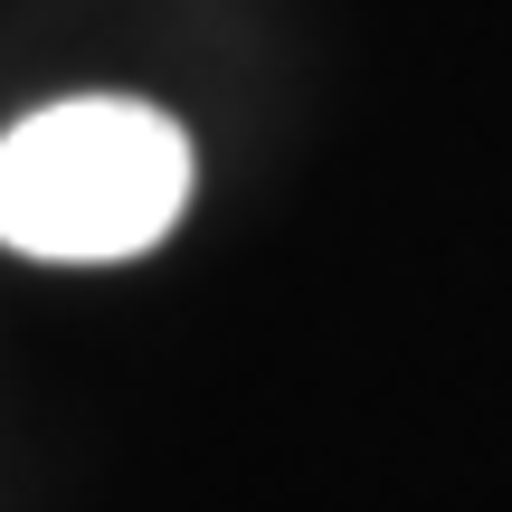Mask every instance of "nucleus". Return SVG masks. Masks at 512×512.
<instances>
[{
	"label": "nucleus",
	"mask_w": 512,
	"mask_h": 512,
	"mask_svg": "<svg viewBox=\"0 0 512 512\" xmlns=\"http://www.w3.org/2000/svg\"><path fill=\"white\" fill-rule=\"evenodd\" d=\"M190 209V133L133 95H67L0 133V247L48 266H114Z\"/></svg>",
	"instance_id": "f257e3e1"
}]
</instances>
